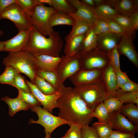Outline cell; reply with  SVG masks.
I'll use <instances>...</instances> for the list:
<instances>
[{
    "label": "cell",
    "mask_w": 138,
    "mask_h": 138,
    "mask_svg": "<svg viewBox=\"0 0 138 138\" xmlns=\"http://www.w3.org/2000/svg\"><path fill=\"white\" fill-rule=\"evenodd\" d=\"M45 138H51L50 134L47 132H45Z\"/></svg>",
    "instance_id": "52"
},
{
    "label": "cell",
    "mask_w": 138,
    "mask_h": 138,
    "mask_svg": "<svg viewBox=\"0 0 138 138\" xmlns=\"http://www.w3.org/2000/svg\"><path fill=\"white\" fill-rule=\"evenodd\" d=\"M18 93V98L27 104L31 107L40 106L41 103L31 93L17 89Z\"/></svg>",
    "instance_id": "34"
},
{
    "label": "cell",
    "mask_w": 138,
    "mask_h": 138,
    "mask_svg": "<svg viewBox=\"0 0 138 138\" xmlns=\"http://www.w3.org/2000/svg\"><path fill=\"white\" fill-rule=\"evenodd\" d=\"M113 7L118 13L129 17L138 9L137 0H116Z\"/></svg>",
    "instance_id": "20"
},
{
    "label": "cell",
    "mask_w": 138,
    "mask_h": 138,
    "mask_svg": "<svg viewBox=\"0 0 138 138\" xmlns=\"http://www.w3.org/2000/svg\"><path fill=\"white\" fill-rule=\"evenodd\" d=\"M93 26L85 33L78 53L89 51L97 47L98 35L94 33Z\"/></svg>",
    "instance_id": "26"
},
{
    "label": "cell",
    "mask_w": 138,
    "mask_h": 138,
    "mask_svg": "<svg viewBox=\"0 0 138 138\" xmlns=\"http://www.w3.org/2000/svg\"><path fill=\"white\" fill-rule=\"evenodd\" d=\"M58 116L69 121L89 125L93 119V111L80 98L74 88L64 86L57 101Z\"/></svg>",
    "instance_id": "1"
},
{
    "label": "cell",
    "mask_w": 138,
    "mask_h": 138,
    "mask_svg": "<svg viewBox=\"0 0 138 138\" xmlns=\"http://www.w3.org/2000/svg\"><path fill=\"white\" fill-rule=\"evenodd\" d=\"M78 54L81 69H103L109 64V59L107 53L97 47Z\"/></svg>",
    "instance_id": "5"
},
{
    "label": "cell",
    "mask_w": 138,
    "mask_h": 138,
    "mask_svg": "<svg viewBox=\"0 0 138 138\" xmlns=\"http://www.w3.org/2000/svg\"><path fill=\"white\" fill-rule=\"evenodd\" d=\"M1 100L5 102L8 105L9 108L8 114L11 117L19 111H27L31 108L27 104L17 97L12 98L6 96L2 98Z\"/></svg>",
    "instance_id": "19"
},
{
    "label": "cell",
    "mask_w": 138,
    "mask_h": 138,
    "mask_svg": "<svg viewBox=\"0 0 138 138\" xmlns=\"http://www.w3.org/2000/svg\"><path fill=\"white\" fill-rule=\"evenodd\" d=\"M71 30L65 37L66 41L75 36L85 33L94 25H90L79 20L73 19Z\"/></svg>",
    "instance_id": "25"
},
{
    "label": "cell",
    "mask_w": 138,
    "mask_h": 138,
    "mask_svg": "<svg viewBox=\"0 0 138 138\" xmlns=\"http://www.w3.org/2000/svg\"><path fill=\"white\" fill-rule=\"evenodd\" d=\"M61 138H67V137L65 135L64 136Z\"/></svg>",
    "instance_id": "54"
},
{
    "label": "cell",
    "mask_w": 138,
    "mask_h": 138,
    "mask_svg": "<svg viewBox=\"0 0 138 138\" xmlns=\"http://www.w3.org/2000/svg\"><path fill=\"white\" fill-rule=\"evenodd\" d=\"M38 2L41 4H47L51 7H52V0H37Z\"/></svg>",
    "instance_id": "50"
},
{
    "label": "cell",
    "mask_w": 138,
    "mask_h": 138,
    "mask_svg": "<svg viewBox=\"0 0 138 138\" xmlns=\"http://www.w3.org/2000/svg\"><path fill=\"white\" fill-rule=\"evenodd\" d=\"M57 71L62 82L81 69L79 54L72 56L63 55Z\"/></svg>",
    "instance_id": "9"
},
{
    "label": "cell",
    "mask_w": 138,
    "mask_h": 138,
    "mask_svg": "<svg viewBox=\"0 0 138 138\" xmlns=\"http://www.w3.org/2000/svg\"><path fill=\"white\" fill-rule=\"evenodd\" d=\"M4 41H0V51H3V47Z\"/></svg>",
    "instance_id": "51"
},
{
    "label": "cell",
    "mask_w": 138,
    "mask_h": 138,
    "mask_svg": "<svg viewBox=\"0 0 138 138\" xmlns=\"http://www.w3.org/2000/svg\"><path fill=\"white\" fill-rule=\"evenodd\" d=\"M93 8L97 19L105 21L113 19L119 14L115 9L108 5L102 4Z\"/></svg>",
    "instance_id": "24"
},
{
    "label": "cell",
    "mask_w": 138,
    "mask_h": 138,
    "mask_svg": "<svg viewBox=\"0 0 138 138\" xmlns=\"http://www.w3.org/2000/svg\"><path fill=\"white\" fill-rule=\"evenodd\" d=\"M9 19L15 24L18 31L30 29L33 25L31 17L28 16L16 2L8 6L0 14V20Z\"/></svg>",
    "instance_id": "7"
},
{
    "label": "cell",
    "mask_w": 138,
    "mask_h": 138,
    "mask_svg": "<svg viewBox=\"0 0 138 138\" xmlns=\"http://www.w3.org/2000/svg\"><path fill=\"white\" fill-rule=\"evenodd\" d=\"M109 113H108L102 102L95 108L91 114V117H96L100 123L108 122Z\"/></svg>",
    "instance_id": "33"
},
{
    "label": "cell",
    "mask_w": 138,
    "mask_h": 138,
    "mask_svg": "<svg viewBox=\"0 0 138 138\" xmlns=\"http://www.w3.org/2000/svg\"><path fill=\"white\" fill-rule=\"evenodd\" d=\"M63 45V41L59 32L54 30L48 38H46L33 25L30 29L29 41L24 51L34 56L46 55L60 57Z\"/></svg>",
    "instance_id": "2"
},
{
    "label": "cell",
    "mask_w": 138,
    "mask_h": 138,
    "mask_svg": "<svg viewBox=\"0 0 138 138\" xmlns=\"http://www.w3.org/2000/svg\"><path fill=\"white\" fill-rule=\"evenodd\" d=\"M102 76L110 97H114L116 91L119 88L118 84L116 72L109 63L103 69Z\"/></svg>",
    "instance_id": "17"
},
{
    "label": "cell",
    "mask_w": 138,
    "mask_h": 138,
    "mask_svg": "<svg viewBox=\"0 0 138 138\" xmlns=\"http://www.w3.org/2000/svg\"><path fill=\"white\" fill-rule=\"evenodd\" d=\"M76 10L74 13H68L73 19L79 20L90 25H94L98 19L93 7L87 5L78 0H67Z\"/></svg>",
    "instance_id": "10"
},
{
    "label": "cell",
    "mask_w": 138,
    "mask_h": 138,
    "mask_svg": "<svg viewBox=\"0 0 138 138\" xmlns=\"http://www.w3.org/2000/svg\"><path fill=\"white\" fill-rule=\"evenodd\" d=\"M122 37L119 34L111 32L98 35L97 47L107 53L117 46Z\"/></svg>",
    "instance_id": "16"
},
{
    "label": "cell",
    "mask_w": 138,
    "mask_h": 138,
    "mask_svg": "<svg viewBox=\"0 0 138 138\" xmlns=\"http://www.w3.org/2000/svg\"><path fill=\"white\" fill-rule=\"evenodd\" d=\"M113 19L125 30L129 31L136 32L133 28L129 17L119 14Z\"/></svg>",
    "instance_id": "39"
},
{
    "label": "cell",
    "mask_w": 138,
    "mask_h": 138,
    "mask_svg": "<svg viewBox=\"0 0 138 138\" xmlns=\"http://www.w3.org/2000/svg\"><path fill=\"white\" fill-rule=\"evenodd\" d=\"M114 97L123 103H132L136 104L138 106V90L126 92L119 88L116 91Z\"/></svg>",
    "instance_id": "28"
},
{
    "label": "cell",
    "mask_w": 138,
    "mask_h": 138,
    "mask_svg": "<svg viewBox=\"0 0 138 138\" xmlns=\"http://www.w3.org/2000/svg\"><path fill=\"white\" fill-rule=\"evenodd\" d=\"M103 69H80L69 78L75 87L93 82L101 76Z\"/></svg>",
    "instance_id": "15"
},
{
    "label": "cell",
    "mask_w": 138,
    "mask_h": 138,
    "mask_svg": "<svg viewBox=\"0 0 138 138\" xmlns=\"http://www.w3.org/2000/svg\"><path fill=\"white\" fill-rule=\"evenodd\" d=\"M135 34L122 36L117 45L120 55L126 56L136 67H138V54L134 44L133 41L136 37Z\"/></svg>",
    "instance_id": "13"
},
{
    "label": "cell",
    "mask_w": 138,
    "mask_h": 138,
    "mask_svg": "<svg viewBox=\"0 0 138 138\" xmlns=\"http://www.w3.org/2000/svg\"><path fill=\"white\" fill-rule=\"evenodd\" d=\"M111 32L119 34L122 36H125L131 34H136L137 32L127 31L121 27L113 19L106 21Z\"/></svg>",
    "instance_id": "37"
},
{
    "label": "cell",
    "mask_w": 138,
    "mask_h": 138,
    "mask_svg": "<svg viewBox=\"0 0 138 138\" xmlns=\"http://www.w3.org/2000/svg\"><path fill=\"white\" fill-rule=\"evenodd\" d=\"M16 3L28 16L31 17L36 7L41 4L37 0H16Z\"/></svg>",
    "instance_id": "30"
},
{
    "label": "cell",
    "mask_w": 138,
    "mask_h": 138,
    "mask_svg": "<svg viewBox=\"0 0 138 138\" xmlns=\"http://www.w3.org/2000/svg\"><path fill=\"white\" fill-rule=\"evenodd\" d=\"M93 30L94 33L97 35L111 32L107 21L99 19H97L93 27Z\"/></svg>",
    "instance_id": "41"
},
{
    "label": "cell",
    "mask_w": 138,
    "mask_h": 138,
    "mask_svg": "<svg viewBox=\"0 0 138 138\" xmlns=\"http://www.w3.org/2000/svg\"><path fill=\"white\" fill-rule=\"evenodd\" d=\"M85 34L75 36L65 41L64 49L65 55L72 56L78 53Z\"/></svg>",
    "instance_id": "22"
},
{
    "label": "cell",
    "mask_w": 138,
    "mask_h": 138,
    "mask_svg": "<svg viewBox=\"0 0 138 138\" xmlns=\"http://www.w3.org/2000/svg\"><path fill=\"white\" fill-rule=\"evenodd\" d=\"M134 125H138V106L131 103L123 105L119 110Z\"/></svg>",
    "instance_id": "27"
},
{
    "label": "cell",
    "mask_w": 138,
    "mask_h": 138,
    "mask_svg": "<svg viewBox=\"0 0 138 138\" xmlns=\"http://www.w3.org/2000/svg\"><path fill=\"white\" fill-rule=\"evenodd\" d=\"M81 135L82 138H100L95 129L89 125L82 126Z\"/></svg>",
    "instance_id": "43"
},
{
    "label": "cell",
    "mask_w": 138,
    "mask_h": 138,
    "mask_svg": "<svg viewBox=\"0 0 138 138\" xmlns=\"http://www.w3.org/2000/svg\"><path fill=\"white\" fill-rule=\"evenodd\" d=\"M25 80L30 88L31 92L43 105V108L52 113L53 109L57 108V101L61 94L62 90L57 91L52 94L45 95L39 90L35 85L26 79Z\"/></svg>",
    "instance_id": "11"
},
{
    "label": "cell",
    "mask_w": 138,
    "mask_h": 138,
    "mask_svg": "<svg viewBox=\"0 0 138 138\" xmlns=\"http://www.w3.org/2000/svg\"><path fill=\"white\" fill-rule=\"evenodd\" d=\"M37 75L51 84L57 91L62 90L64 86L61 82L56 70H38Z\"/></svg>",
    "instance_id": "21"
},
{
    "label": "cell",
    "mask_w": 138,
    "mask_h": 138,
    "mask_svg": "<svg viewBox=\"0 0 138 138\" xmlns=\"http://www.w3.org/2000/svg\"><path fill=\"white\" fill-rule=\"evenodd\" d=\"M70 126V129L65 135L67 138H82V125L71 122Z\"/></svg>",
    "instance_id": "42"
},
{
    "label": "cell",
    "mask_w": 138,
    "mask_h": 138,
    "mask_svg": "<svg viewBox=\"0 0 138 138\" xmlns=\"http://www.w3.org/2000/svg\"><path fill=\"white\" fill-rule=\"evenodd\" d=\"M74 88L87 106L93 111L98 105L110 97L102 74L96 80L75 87Z\"/></svg>",
    "instance_id": "4"
},
{
    "label": "cell",
    "mask_w": 138,
    "mask_h": 138,
    "mask_svg": "<svg viewBox=\"0 0 138 138\" xmlns=\"http://www.w3.org/2000/svg\"><path fill=\"white\" fill-rule=\"evenodd\" d=\"M53 7L56 11L67 13H74L76 10L71 5L67 0H52Z\"/></svg>",
    "instance_id": "35"
},
{
    "label": "cell",
    "mask_w": 138,
    "mask_h": 138,
    "mask_svg": "<svg viewBox=\"0 0 138 138\" xmlns=\"http://www.w3.org/2000/svg\"><path fill=\"white\" fill-rule=\"evenodd\" d=\"M31 28L18 31L14 37L4 41L3 51L16 52L24 51L29 41Z\"/></svg>",
    "instance_id": "14"
},
{
    "label": "cell",
    "mask_w": 138,
    "mask_h": 138,
    "mask_svg": "<svg viewBox=\"0 0 138 138\" xmlns=\"http://www.w3.org/2000/svg\"><path fill=\"white\" fill-rule=\"evenodd\" d=\"M117 46L106 53L109 59V63L113 68L116 72L121 70L120 64V55Z\"/></svg>",
    "instance_id": "36"
},
{
    "label": "cell",
    "mask_w": 138,
    "mask_h": 138,
    "mask_svg": "<svg viewBox=\"0 0 138 138\" xmlns=\"http://www.w3.org/2000/svg\"><path fill=\"white\" fill-rule=\"evenodd\" d=\"M52 7L45 6L44 4L38 5L31 17L33 25L42 35L49 36L54 30L49 24L51 14L56 11Z\"/></svg>",
    "instance_id": "8"
},
{
    "label": "cell",
    "mask_w": 138,
    "mask_h": 138,
    "mask_svg": "<svg viewBox=\"0 0 138 138\" xmlns=\"http://www.w3.org/2000/svg\"><path fill=\"white\" fill-rule=\"evenodd\" d=\"M120 88L126 92H133L138 90V84L130 79Z\"/></svg>",
    "instance_id": "46"
},
{
    "label": "cell",
    "mask_w": 138,
    "mask_h": 138,
    "mask_svg": "<svg viewBox=\"0 0 138 138\" xmlns=\"http://www.w3.org/2000/svg\"><path fill=\"white\" fill-rule=\"evenodd\" d=\"M116 73L118 86L119 88H121L130 79L126 72H122L121 70L116 72Z\"/></svg>",
    "instance_id": "45"
},
{
    "label": "cell",
    "mask_w": 138,
    "mask_h": 138,
    "mask_svg": "<svg viewBox=\"0 0 138 138\" xmlns=\"http://www.w3.org/2000/svg\"><path fill=\"white\" fill-rule=\"evenodd\" d=\"M133 28L138 30V9L136 10L129 17Z\"/></svg>",
    "instance_id": "47"
},
{
    "label": "cell",
    "mask_w": 138,
    "mask_h": 138,
    "mask_svg": "<svg viewBox=\"0 0 138 138\" xmlns=\"http://www.w3.org/2000/svg\"><path fill=\"white\" fill-rule=\"evenodd\" d=\"M35 85L39 90L45 95L52 94L57 91L51 84L37 75L35 78Z\"/></svg>",
    "instance_id": "31"
},
{
    "label": "cell",
    "mask_w": 138,
    "mask_h": 138,
    "mask_svg": "<svg viewBox=\"0 0 138 138\" xmlns=\"http://www.w3.org/2000/svg\"><path fill=\"white\" fill-rule=\"evenodd\" d=\"M16 0H0V14L10 5L16 2Z\"/></svg>",
    "instance_id": "48"
},
{
    "label": "cell",
    "mask_w": 138,
    "mask_h": 138,
    "mask_svg": "<svg viewBox=\"0 0 138 138\" xmlns=\"http://www.w3.org/2000/svg\"><path fill=\"white\" fill-rule=\"evenodd\" d=\"M20 72L10 66H6L4 72L0 75V84L9 85L13 81L15 76Z\"/></svg>",
    "instance_id": "32"
},
{
    "label": "cell",
    "mask_w": 138,
    "mask_h": 138,
    "mask_svg": "<svg viewBox=\"0 0 138 138\" xmlns=\"http://www.w3.org/2000/svg\"><path fill=\"white\" fill-rule=\"evenodd\" d=\"M108 122L111 125L112 129L123 132H138L137 125L133 124L119 111H114L109 113Z\"/></svg>",
    "instance_id": "12"
},
{
    "label": "cell",
    "mask_w": 138,
    "mask_h": 138,
    "mask_svg": "<svg viewBox=\"0 0 138 138\" xmlns=\"http://www.w3.org/2000/svg\"><path fill=\"white\" fill-rule=\"evenodd\" d=\"M92 127L100 138H108L113 131L111 125L108 122H96L93 124Z\"/></svg>",
    "instance_id": "29"
},
{
    "label": "cell",
    "mask_w": 138,
    "mask_h": 138,
    "mask_svg": "<svg viewBox=\"0 0 138 138\" xmlns=\"http://www.w3.org/2000/svg\"><path fill=\"white\" fill-rule=\"evenodd\" d=\"M38 70H57L62 59L60 57H55L46 55L35 56Z\"/></svg>",
    "instance_id": "18"
},
{
    "label": "cell",
    "mask_w": 138,
    "mask_h": 138,
    "mask_svg": "<svg viewBox=\"0 0 138 138\" xmlns=\"http://www.w3.org/2000/svg\"><path fill=\"white\" fill-rule=\"evenodd\" d=\"M50 26L53 27L59 25L72 26L74 20L67 13L60 11H55L51 15L49 20Z\"/></svg>",
    "instance_id": "23"
},
{
    "label": "cell",
    "mask_w": 138,
    "mask_h": 138,
    "mask_svg": "<svg viewBox=\"0 0 138 138\" xmlns=\"http://www.w3.org/2000/svg\"><path fill=\"white\" fill-rule=\"evenodd\" d=\"M31 111L36 112L38 119L35 121L30 119L28 124H40L45 129L44 132L50 134L56 128L62 125L67 124L70 126L71 123L59 116H56L43 109L40 106L31 107Z\"/></svg>",
    "instance_id": "6"
},
{
    "label": "cell",
    "mask_w": 138,
    "mask_h": 138,
    "mask_svg": "<svg viewBox=\"0 0 138 138\" xmlns=\"http://www.w3.org/2000/svg\"><path fill=\"white\" fill-rule=\"evenodd\" d=\"M3 64L5 66H10L20 73L26 75L30 82L35 85V80L38 69L35 56L25 51L13 52H9L4 58Z\"/></svg>",
    "instance_id": "3"
},
{
    "label": "cell",
    "mask_w": 138,
    "mask_h": 138,
    "mask_svg": "<svg viewBox=\"0 0 138 138\" xmlns=\"http://www.w3.org/2000/svg\"><path fill=\"white\" fill-rule=\"evenodd\" d=\"M9 85L17 89L31 92L30 88L26 83L25 77L21 75L20 73L15 76L13 82Z\"/></svg>",
    "instance_id": "40"
},
{
    "label": "cell",
    "mask_w": 138,
    "mask_h": 138,
    "mask_svg": "<svg viewBox=\"0 0 138 138\" xmlns=\"http://www.w3.org/2000/svg\"><path fill=\"white\" fill-rule=\"evenodd\" d=\"M3 34L4 33L3 32L0 30V36L3 35Z\"/></svg>",
    "instance_id": "53"
},
{
    "label": "cell",
    "mask_w": 138,
    "mask_h": 138,
    "mask_svg": "<svg viewBox=\"0 0 138 138\" xmlns=\"http://www.w3.org/2000/svg\"><path fill=\"white\" fill-rule=\"evenodd\" d=\"M80 1L82 3L88 6L92 7H96L93 0H81Z\"/></svg>",
    "instance_id": "49"
},
{
    "label": "cell",
    "mask_w": 138,
    "mask_h": 138,
    "mask_svg": "<svg viewBox=\"0 0 138 138\" xmlns=\"http://www.w3.org/2000/svg\"><path fill=\"white\" fill-rule=\"evenodd\" d=\"M104 105L109 113L119 110L123 103L114 97H110L103 101Z\"/></svg>",
    "instance_id": "38"
},
{
    "label": "cell",
    "mask_w": 138,
    "mask_h": 138,
    "mask_svg": "<svg viewBox=\"0 0 138 138\" xmlns=\"http://www.w3.org/2000/svg\"><path fill=\"white\" fill-rule=\"evenodd\" d=\"M135 134L134 133L123 132L113 130L108 138H134Z\"/></svg>",
    "instance_id": "44"
}]
</instances>
